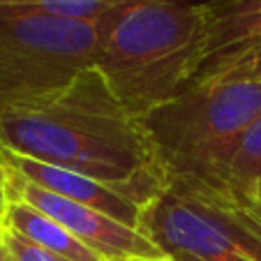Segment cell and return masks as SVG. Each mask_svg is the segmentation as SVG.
<instances>
[{"label": "cell", "mask_w": 261, "mask_h": 261, "mask_svg": "<svg viewBox=\"0 0 261 261\" xmlns=\"http://www.w3.org/2000/svg\"><path fill=\"white\" fill-rule=\"evenodd\" d=\"M0 139L12 153L114 185L143 206L169 188L141 120L97 67L46 95L3 107Z\"/></svg>", "instance_id": "obj_1"}, {"label": "cell", "mask_w": 261, "mask_h": 261, "mask_svg": "<svg viewBox=\"0 0 261 261\" xmlns=\"http://www.w3.org/2000/svg\"><path fill=\"white\" fill-rule=\"evenodd\" d=\"M206 35V0H132L109 14L95 67L141 120L194 84Z\"/></svg>", "instance_id": "obj_2"}, {"label": "cell", "mask_w": 261, "mask_h": 261, "mask_svg": "<svg viewBox=\"0 0 261 261\" xmlns=\"http://www.w3.org/2000/svg\"><path fill=\"white\" fill-rule=\"evenodd\" d=\"M261 118V81L220 79L190 86L141 118L169 185L227 188L241 139Z\"/></svg>", "instance_id": "obj_3"}, {"label": "cell", "mask_w": 261, "mask_h": 261, "mask_svg": "<svg viewBox=\"0 0 261 261\" xmlns=\"http://www.w3.org/2000/svg\"><path fill=\"white\" fill-rule=\"evenodd\" d=\"M139 231L167 256L261 261V213L231 188L173 182L146 206Z\"/></svg>", "instance_id": "obj_4"}, {"label": "cell", "mask_w": 261, "mask_h": 261, "mask_svg": "<svg viewBox=\"0 0 261 261\" xmlns=\"http://www.w3.org/2000/svg\"><path fill=\"white\" fill-rule=\"evenodd\" d=\"M109 14L79 21L0 10V109L46 95L95 67Z\"/></svg>", "instance_id": "obj_5"}, {"label": "cell", "mask_w": 261, "mask_h": 261, "mask_svg": "<svg viewBox=\"0 0 261 261\" xmlns=\"http://www.w3.org/2000/svg\"><path fill=\"white\" fill-rule=\"evenodd\" d=\"M10 201H25L37 211L60 222L74 238L102 256L104 261H158L167 259L162 250L146 233L132 229L95 208L74 203L49 190L40 188L12 169Z\"/></svg>", "instance_id": "obj_6"}, {"label": "cell", "mask_w": 261, "mask_h": 261, "mask_svg": "<svg viewBox=\"0 0 261 261\" xmlns=\"http://www.w3.org/2000/svg\"><path fill=\"white\" fill-rule=\"evenodd\" d=\"M7 162L16 173H21L30 182L58 194V197L81 203V206L95 208V211L114 217V220L123 222L132 229H139V224H141V215L146 211V206L141 201H137L132 194L123 192L114 185L81 176L76 171L54 167V164H44L37 162V160L23 158V155H16L10 148H7Z\"/></svg>", "instance_id": "obj_7"}, {"label": "cell", "mask_w": 261, "mask_h": 261, "mask_svg": "<svg viewBox=\"0 0 261 261\" xmlns=\"http://www.w3.org/2000/svg\"><path fill=\"white\" fill-rule=\"evenodd\" d=\"M206 56L192 86L215 79L238 56L261 42V0H206Z\"/></svg>", "instance_id": "obj_8"}, {"label": "cell", "mask_w": 261, "mask_h": 261, "mask_svg": "<svg viewBox=\"0 0 261 261\" xmlns=\"http://www.w3.org/2000/svg\"><path fill=\"white\" fill-rule=\"evenodd\" d=\"M3 224L69 261H104L90 247H86L79 238H74L60 222H56L54 217H49L46 213L37 211L25 201H10Z\"/></svg>", "instance_id": "obj_9"}, {"label": "cell", "mask_w": 261, "mask_h": 261, "mask_svg": "<svg viewBox=\"0 0 261 261\" xmlns=\"http://www.w3.org/2000/svg\"><path fill=\"white\" fill-rule=\"evenodd\" d=\"M132 0H0V10H21L60 19L97 21Z\"/></svg>", "instance_id": "obj_10"}, {"label": "cell", "mask_w": 261, "mask_h": 261, "mask_svg": "<svg viewBox=\"0 0 261 261\" xmlns=\"http://www.w3.org/2000/svg\"><path fill=\"white\" fill-rule=\"evenodd\" d=\"M261 180V118L252 123V127L241 139L236 155L227 171V188L245 194Z\"/></svg>", "instance_id": "obj_11"}, {"label": "cell", "mask_w": 261, "mask_h": 261, "mask_svg": "<svg viewBox=\"0 0 261 261\" xmlns=\"http://www.w3.org/2000/svg\"><path fill=\"white\" fill-rule=\"evenodd\" d=\"M5 243H7V252H10V261H69L65 256H58L56 252L46 250V247L37 245V243L28 241V238H23L21 233L12 231L7 227H5Z\"/></svg>", "instance_id": "obj_12"}, {"label": "cell", "mask_w": 261, "mask_h": 261, "mask_svg": "<svg viewBox=\"0 0 261 261\" xmlns=\"http://www.w3.org/2000/svg\"><path fill=\"white\" fill-rule=\"evenodd\" d=\"M220 79H252V81H261V42L254 44L252 49H247L243 56H238L229 67H224L215 79L211 81H220ZM206 81V84H211Z\"/></svg>", "instance_id": "obj_13"}, {"label": "cell", "mask_w": 261, "mask_h": 261, "mask_svg": "<svg viewBox=\"0 0 261 261\" xmlns=\"http://www.w3.org/2000/svg\"><path fill=\"white\" fill-rule=\"evenodd\" d=\"M10 176L12 167L7 162V146L0 139V222H3L7 206H10Z\"/></svg>", "instance_id": "obj_14"}, {"label": "cell", "mask_w": 261, "mask_h": 261, "mask_svg": "<svg viewBox=\"0 0 261 261\" xmlns=\"http://www.w3.org/2000/svg\"><path fill=\"white\" fill-rule=\"evenodd\" d=\"M243 197H245V199H247V201H250V203H252V206H254V208H256V211H259V213H261V180H259V182H256V185H254V188H252V190H250V192H245V194H243Z\"/></svg>", "instance_id": "obj_15"}, {"label": "cell", "mask_w": 261, "mask_h": 261, "mask_svg": "<svg viewBox=\"0 0 261 261\" xmlns=\"http://www.w3.org/2000/svg\"><path fill=\"white\" fill-rule=\"evenodd\" d=\"M0 261H10V252H7V243H5V227L0 222Z\"/></svg>", "instance_id": "obj_16"}, {"label": "cell", "mask_w": 261, "mask_h": 261, "mask_svg": "<svg viewBox=\"0 0 261 261\" xmlns=\"http://www.w3.org/2000/svg\"><path fill=\"white\" fill-rule=\"evenodd\" d=\"M171 261H201V259H194V256H185V254H173L169 256Z\"/></svg>", "instance_id": "obj_17"}, {"label": "cell", "mask_w": 261, "mask_h": 261, "mask_svg": "<svg viewBox=\"0 0 261 261\" xmlns=\"http://www.w3.org/2000/svg\"><path fill=\"white\" fill-rule=\"evenodd\" d=\"M158 261H171V259H169V256H167V259H158Z\"/></svg>", "instance_id": "obj_18"}]
</instances>
